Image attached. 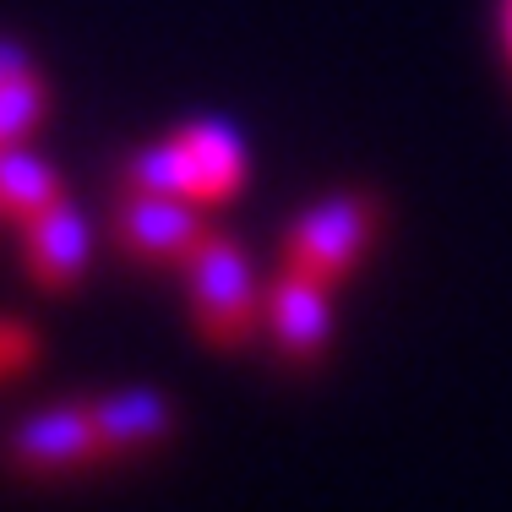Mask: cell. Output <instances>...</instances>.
<instances>
[{"label": "cell", "mask_w": 512, "mask_h": 512, "mask_svg": "<svg viewBox=\"0 0 512 512\" xmlns=\"http://www.w3.org/2000/svg\"><path fill=\"white\" fill-rule=\"evenodd\" d=\"M88 256H93V224L66 197L22 224V273L39 295H71L88 278Z\"/></svg>", "instance_id": "52a82bcc"}, {"label": "cell", "mask_w": 512, "mask_h": 512, "mask_svg": "<svg viewBox=\"0 0 512 512\" xmlns=\"http://www.w3.org/2000/svg\"><path fill=\"white\" fill-rule=\"evenodd\" d=\"M207 224L197 218L191 202L153 197V191H120L109 207V240L142 273H164V267H186L191 251L202 246Z\"/></svg>", "instance_id": "5b68a950"}, {"label": "cell", "mask_w": 512, "mask_h": 512, "mask_svg": "<svg viewBox=\"0 0 512 512\" xmlns=\"http://www.w3.org/2000/svg\"><path fill=\"white\" fill-rule=\"evenodd\" d=\"M387 224V207L376 191H338V197L306 207V213L289 224L284 251H278V267L300 278H316V284L338 289L355 278V267L371 256L376 235Z\"/></svg>", "instance_id": "277c9868"}, {"label": "cell", "mask_w": 512, "mask_h": 512, "mask_svg": "<svg viewBox=\"0 0 512 512\" xmlns=\"http://www.w3.org/2000/svg\"><path fill=\"white\" fill-rule=\"evenodd\" d=\"M22 66H33L28 50H22V44H11V39H0V77H11V71H22Z\"/></svg>", "instance_id": "8fae6325"}, {"label": "cell", "mask_w": 512, "mask_h": 512, "mask_svg": "<svg viewBox=\"0 0 512 512\" xmlns=\"http://www.w3.org/2000/svg\"><path fill=\"white\" fill-rule=\"evenodd\" d=\"M262 333L284 371H316L333 349V289L278 267L262 300Z\"/></svg>", "instance_id": "8992f818"}, {"label": "cell", "mask_w": 512, "mask_h": 512, "mask_svg": "<svg viewBox=\"0 0 512 512\" xmlns=\"http://www.w3.org/2000/svg\"><path fill=\"white\" fill-rule=\"evenodd\" d=\"M66 191H60V175L44 164L39 153L28 148H0V224H28L44 207H55Z\"/></svg>", "instance_id": "ba28073f"}, {"label": "cell", "mask_w": 512, "mask_h": 512, "mask_svg": "<svg viewBox=\"0 0 512 512\" xmlns=\"http://www.w3.org/2000/svg\"><path fill=\"white\" fill-rule=\"evenodd\" d=\"M507 44H512V0H507Z\"/></svg>", "instance_id": "7c38bea8"}, {"label": "cell", "mask_w": 512, "mask_h": 512, "mask_svg": "<svg viewBox=\"0 0 512 512\" xmlns=\"http://www.w3.org/2000/svg\"><path fill=\"white\" fill-rule=\"evenodd\" d=\"M50 115V88L33 66L0 77V148H22Z\"/></svg>", "instance_id": "9c48e42d"}, {"label": "cell", "mask_w": 512, "mask_h": 512, "mask_svg": "<svg viewBox=\"0 0 512 512\" xmlns=\"http://www.w3.org/2000/svg\"><path fill=\"white\" fill-rule=\"evenodd\" d=\"M0 463H6V474L17 485H39V491L120 469L93 393L88 398H55V404L22 414L6 431V442H0Z\"/></svg>", "instance_id": "6da1fadb"}, {"label": "cell", "mask_w": 512, "mask_h": 512, "mask_svg": "<svg viewBox=\"0 0 512 512\" xmlns=\"http://www.w3.org/2000/svg\"><path fill=\"white\" fill-rule=\"evenodd\" d=\"M44 344L39 333H33L28 322H11V316H0V387L17 382V376H28L33 365H39Z\"/></svg>", "instance_id": "30bf717a"}, {"label": "cell", "mask_w": 512, "mask_h": 512, "mask_svg": "<svg viewBox=\"0 0 512 512\" xmlns=\"http://www.w3.org/2000/svg\"><path fill=\"white\" fill-rule=\"evenodd\" d=\"M246 169V148L224 120H191L175 137L131 153L120 164V191H153V197L213 207L246 186Z\"/></svg>", "instance_id": "7a4b0ae2"}, {"label": "cell", "mask_w": 512, "mask_h": 512, "mask_svg": "<svg viewBox=\"0 0 512 512\" xmlns=\"http://www.w3.org/2000/svg\"><path fill=\"white\" fill-rule=\"evenodd\" d=\"M186 273V311H191V333L218 355H240L256 344L262 333V300L267 289L256 284L246 246L224 229H207L202 246L191 251Z\"/></svg>", "instance_id": "3957f363"}]
</instances>
